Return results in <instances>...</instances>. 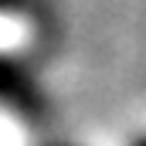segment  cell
I'll return each instance as SVG.
<instances>
[{"mask_svg": "<svg viewBox=\"0 0 146 146\" xmlns=\"http://www.w3.org/2000/svg\"><path fill=\"white\" fill-rule=\"evenodd\" d=\"M0 102L14 106V109H34L37 106V88L31 82V75L10 58H0Z\"/></svg>", "mask_w": 146, "mask_h": 146, "instance_id": "6da1fadb", "label": "cell"}, {"mask_svg": "<svg viewBox=\"0 0 146 146\" xmlns=\"http://www.w3.org/2000/svg\"><path fill=\"white\" fill-rule=\"evenodd\" d=\"M133 146H146V136H139V139H136V143H133Z\"/></svg>", "mask_w": 146, "mask_h": 146, "instance_id": "7a4b0ae2", "label": "cell"}]
</instances>
